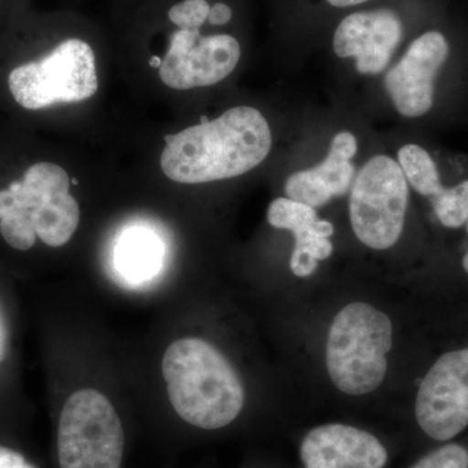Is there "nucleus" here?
<instances>
[{
    "mask_svg": "<svg viewBox=\"0 0 468 468\" xmlns=\"http://www.w3.org/2000/svg\"><path fill=\"white\" fill-rule=\"evenodd\" d=\"M304 468H383L388 452L377 437L346 424L311 430L300 449Z\"/></svg>",
    "mask_w": 468,
    "mask_h": 468,
    "instance_id": "f8f14e48",
    "label": "nucleus"
},
{
    "mask_svg": "<svg viewBox=\"0 0 468 468\" xmlns=\"http://www.w3.org/2000/svg\"><path fill=\"white\" fill-rule=\"evenodd\" d=\"M315 223L309 229L294 234L295 243L291 257V270L297 277L313 275L318 268L319 261L328 260L334 252V245L329 239H323L316 233Z\"/></svg>",
    "mask_w": 468,
    "mask_h": 468,
    "instance_id": "dca6fc26",
    "label": "nucleus"
},
{
    "mask_svg": "<svg viewBox=\"0 0 468 468\" xmlns=\"http://www.w3.org/2000/svg\"><path fill=\"white\" fill-rule=\"evenodd\" d=\"M451 45L439 29H430L414 39L401 60L385 76V89L402 116L420 117L430 112L435 100V80L448 60Z\"/></svg>",
    "mask_w": 468,
    "mask_h": 468,
    "instance_id": "9b49d317",
    "label": "nucleus"
},
{
    "mask_svg": "<svg viewBox=\"0 0 468 468\" xmlns=\"http://www.w3.org/2000/svg\"><path fill=\"white\" fill-rule=\"evenodd\" d=\"M124 430L112 403L95 389L77 390L58 419L60 468H120Z\"/></svg>",
    "mask_w": 468,
    "mask_h": 468,
    "instance_id": "39448f33",
    "label": "nucleus"
},
{
    "mask_svg": "<svg viewBox=\"0 0 468 468\" xmlns=\"http://www.w3.org/2000/svg\"><path fill=\"white\" fill-rule=\"evenodd\" d=\"M69 176L54 163H37L23 180L0 190V234L11 248L30 250L37 239L50 248L66 245L80 223L69 194Z\"/></svg>",
    "mask_w": 468,
    "mask_h": 468,
    "instance_id": "7ed1b4c3",
    "label": "nucleus"
},
{
    "mask_svg": "<svg viewBox=\"0 0 468 468\" xmlns=\"http://www.w3.org/2000/svg\"><path fill=\"white\" fill-rule=\"evenodd\" d=\"M466 230L468 233V221L466 223ZM462 266H463V270L466 271L468 275V250L466 251V254H464L463 261H462Z\"/></svg>",
    "mask_w": 468,
    "mask_h": 468,
    "instance_id": "a878e982",
    "label": "nucleus"
},
{
    "mask_svg": "<svg viewBox=\"0 0 468 468\" xmlns=\"http://www.w3.org/2000/svg\"><path fill=\"white\" fill-rule=\"evenodd\" d=\"M432 206L437 218L443 227L458 229L468 221V180L443 190Z\"/></svg>",
    "mask_w": 468,
    "mask_h": 468,
    "instance_id": "a211bd4d",
    "label": "nucleus"
},
{
    "mask_svg": "<svg viewBox=\"0 0 468 468\" xmlns=\"http://www.w3.org/2000/svg\"><path fill=\"white\" fill-rule=\"evenodd\" d=\"M233 12L232 8L226 3H217V5H211L209 9L207 23L209 26L223 27L227 26L230 20H232Z\"/></svg>",
    "mask_w": 468,
    "mask_h": 468,
    "instance_id": "4be33fe9",
    "label": "nucleus"
},
{
    "mask_svg": "<svg viewBox=\"0 0 468 468\" xmlns=\"http://www.w3.org/2000/svg\"><path fill=\"white\" fill-rule=\"evenodd\" d=\"M399 165L410 186L431 201L443 193L440 172L435 160L419 144H405L399 151Z\"/></svg>",
    "mask_w": 468,
    "mask_h": 468,
    "instance_id": "2eb2a0df",
    "label": "nucleus"
},
{
    "mask_svg": "<svg viewBox=\"0 0 468 468\" xmlns=\"http://www.w3.org/2000/svg\"><path fill=\"white\" fill-rule=\"evenodd\" d=\"M415 417L430 439L445 442L468 427V347L433 363L417 394Z\"/></svg>",
    "mask_w": 468,
    "mask_h": 468,
    "instance_id": "6e6552de",
    "label": "nucleus"
},
{
    "mask_svg": "<svg viewBox=\"0 0 468 468\" xmlns=\"http://www.w3.org/2000/svg\"><path fill=\"white\" fill-rule=\"evenodd\" d=\"M169 401L187 423L218 430L239 417L245 402L241 380L220 351L202 338L169 345L162 362Z\"/></svg>",
    "mask_w": 468,
    "mask_h": 468,
    "instance_id": "f03ea898",
    "label": "nucleus"
},
{
    "mask_svg": "<svg viewBox=\"0 0 468 468\" xmlns=\"http://www.w3.org/2000/svg\"><path fill=\"white\" fill-rule=\"evenodd\" d=\"M267 220L277 229L295 234L309 229L318 220V215L309 205L291 198H277L268 207Z\"/></svg>",
    "mask_w": 468,
    "mask_h": 468,
    "instance_id": "f3484780",
    "label": "nucleus"
},
{
    "mask_svg": "<svg viewBox=\"0 0 468 468\" xmlns=\"http://www.w3.org/2000/svg\"><path fill=\"white\" fill-rule=\"evenodd\" d=\"M209 9L207 0H184L169 9L168 17L180 29H199L207 23Z\"/></svg>",
    "mask_w": 468,
    "mask_h": 468,
    "instance_id": "6ab92c4d",
    "label": "nucleus"
},
{
    "mask_svg": "<svg viewBox=\"0 0 468 468\" xmlns=\"http://www.w3.org/2000/svg\"><path fill=\"white\" fill-rule=\"evenodd\" d=\"M392 320L365 302H353L335 315L326 341V369L337 389L349 396L377 390L392 349Z\"/></svg>",
    "mask_w": 468,
    "mask_h": 468,
    "instance_id": "20e7f679",
    "label": "nucleus"
},
{
    "mask_svg": "<svg viewBox=\"0 0 468 468\" xmlns=\"http://www.w3.org/2000/svg\"><path fill=\"white\" fill-rule=\"evenodd\" d=\"M209 122V120L207 119V117L206 116H202L201 117V122H199V124H205V122Z\"/></svg>",
    "mask_w": 468,
    "mask_h": 468,
    "instance_id": "bb28decb",
    "label": "nucleus"
},
{
    "mask_svg": "<svg viewBox=\"0 0 468 468\" xmlns=\"http://www.w3.org/2000/svg\"><path fill=\"white\" fill-rule=\"evenodd\" d=\"M405 32V20L396 8L356 9L335 27L332 48L338 58H354L362 75H378L392 60Z\"/></svg>",
    "mask_w": 468,
    "mask_h": 468,
    "instance_id": "9d476101",
    "label": "nucleus"
},
{
    "mask_svg": "<svg viewBox=\"0 0 468 468\" xmlns=\"http://www.w3.org/2000/svg\"><path fill=\"white\" fill-rule=\"evenodd\" d=\"M409 206V183L401 165L387 155L368 160L354 180L350 223L360 242L387 250L401 237Z\"/></svg>",
    "mask_w": 468,
    "mask_h": 468,
    "instance_id": "423d86ee",
    "label": "nucleus"
},
{
    "mask_svg": "<svg viewBox=\"0 0 468 468\" xmlns=\"http://www.w3.org/2000/svg\"><path fill=\"white\" fill-rule=\"evenodd\" d=\"M8 347V328L3 311L0 309V363L5 358Z\"/></svg>",
    "mask_w": 468,
    "mask_h": 468,
    "instance_id": "b1692460",
    "label": "nucleus"
},
{
    "mask_svg": "<svg viewBox=\"0 0 468 468\" xmlns=\"http://www.w3.org/2000/svg\"><path fill=\"white\" fill-rule=\"evenodd\" d=\"M271 147L266 117L252 107H234L218 119L174 134L160 165L176 183H212L248 174L264 162Z\"/></svg>",
    "mask_w": 468,
    "mask_h": 468,
    "instance_id": "f257e3e1",
    "label": "nucleus"
},
{
    "mask_svg": "<svg viewBox=\"0 0 468 468\" xmlns=\"http://www.w3.org/2000/svg\"><path fill=\"white\" fill-rule=\"evenodd\" d=\"M8 86L27 110L89 100L98 90L94 51L81 39H67L41 60L15 68Z\"/></svg>",
    "mask_w": 468,
    "mask_h": 468,
    "instance_id": "0eeeda50",
    "label": "nucleus"
},
{
    "mask_svg": "<svg viewBox=\"0 0 468 468\" xmlns=\"http://www.w3.org/2000/svg\"><path fill=\"white\" fill-rule=\"evenodd\" d=\"M358 149L356 138L350 132H340L332 141L326 158L316 167L295 172L285 183L288 198L311 207H322L335 197L345 196L354 180L350 160Z\"/></svg>",
    "mask_w": 468,
    "mask_h": 468,
    "instance_id": "ddd939ff",
    "label": "nucleus"
},
{
    "mask_svg": "<svg viewBox=\"0 0 468 468\" xmlns=\"http://www.w3.org/2000/svg\"><path fill=\"white\" fill-rule=\"evenodd\" d=\"M411 468H468V451L460 443H446L428 452Z\"/></svg>",
    "mask_w": 468,
    "mask_h": 468,
    "instance_id": "aec40b11",
    "label": "nucleus"
},
{
    "mask_svg": "<svg viewBox=\"0 0 468 468\" xmlns=\"http://www.w3.org/2000/svg\"><path fill=\"white\" fill-rule=\"evenodd\" d=\"M324 2L334 9H350L368 5V3L375 2V0H324Z\"/></svg>",
    "mask_w": 468,
    "mask_h": 468,
    "instance_id": "5701e85b",
    "label": "nucleus"
},
{
    "mask_svg": "<svg viewBox=\"0 0 468 468\" xmlns=\"http://www.w3.org/2000/svg\"><path fill=\"white\" fill-rule=\"evenodd\" d=\"M165 249L158 237L144 228H131L116 245L115 266L132 284H143L159 272Z\"/></svg>",
    "mask_w": 468,
    "mask_h": 468,
    "instance_id": "4468645a",
    "label": "nucleus"
},
{
    "mask_svg": "<svg viewBox=\"0 0 468 468\" xmlns=\"http://www.w3.org/2000/svg\"><path fill=\"white\" fill-rule=\"evenodd\" d=\"M70 183H72V185H79V180H77V178L73 177L72 181H70Z\"/></svg>",
    "mask_w": 468,
    "mask_h": 468,
    "instance_id": "cd10ccee",
    "label": "nucleus"
},
{
    "mask_svg": "<svg viewBox=\"0 0 468 468\" xmlns=\"http://www.w3.org/2000/svg\"><path fill=\"white\" fill-rule=\"evenodd\" d=\"M0 468H37L20 452L0 446Z\"/></svg>",
    "mask_w": 468,
    "mask_h": 468,
    "instance_id": "412c9836",
    "label": "nucleus"
},
{
    "mask_svg": "<svg viewBox=\"0 0 468 468\" xmlns=\"http://www.w3.org/2000/svg\"><path fill=\"white\" fill-rule=\"evenodd\" d=\"M239 58L241 46L229 34L206 37L199 29H180L172 34L160 79L176 90L215 85L233 72Z\"/></svg>",
    "mask_w": 468,
    "mask_h": 468,
    "instance_id": "1a4fd4ad",
    "label": "nucleus"
},
{
    "mask_svg": "<svg viewBox=\"0 0 468 468\" xmlns=\"http://www.w3.org/2000/svg\"><path fill=\"white\" fill-rule=\"evenodd\" d=\"M163 64V58H160L159 57H153L150 58V67L153 68H159L162 67Z\"/></svg>",
    "mask_w": 468,
    "mask_h": 468,
    "instance_id": "393cba45",
    "label": "nucleus"
}]
</instances>
